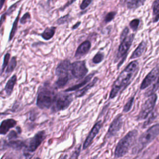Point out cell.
Segmentation results:
<instances>
[{
  "instance_id": "cell-1",
  "label": "cell",
  "mask_w": 159,
  "mask_h": 159,
  "mask_svg": "<svg viewBox=\"0 0 159 159\" xmlns=\"http://www.w3.org/2000/svg\"><path fill=\"white\" fill-rule=\"evenodd\" d=\"M139 68L138 61L135 60L131 61L122 71L119 74L117 78L114 82L110 93L111 99L115 98L119 93L124 89L130 83Z\"/></svg>"
},
{
  "instance_id": "cell-2",
  "label": "cell",
  "mask_w": 159,
  "mask_h": 159,
  "mask_svg": "<svg viewBox=\"0 0 159 159\" xmlns=\"http://www.w3.org/2000/svg\"><path fill=\"white\" fill-rule=\"evenodd\" d=\"M159 135V124H156L150 127L139 139L138 142L134 147L133 153H137L151 143Z\"/></svg>"
},
{
  "instance_id": "cell-3",
  "label": "cell",
  "mask_w": 159,
  "mask_h": 159,
  "mask_svg": "<svg viewBox=\"0 0 159 159\" xmlns=\"http://www.w3.org/2000/svg\"><path fill=\"white\" fill-rule=\"evenodd\" d=\"M57 94L50 87H42L37 95V105L40 109H49L52 107Z\"/></svg>"
},
{
  "instance_id": "cell-4",
  "label": "cell",
  "mask_w": 159,
  "mask_h": 159,
  "mask_svg": "<svg viewBox=\"0 0 159 159\" xmlns=\"http://www.w3.org/2000/svg\"><path fill=\"white\" fill-rule=\"evenodd\" d=\"M137 135V131L136 130H132L129 132L120 140L114 151V156L116 158L122 157L128 152L130 148L134 143Z\"/></svg>"
},
{
  "instance_id": "cell-5",
  "label": "cell",
  "mask_w": 159,
  "mask_h": 159,
  "mask_svg": "<svg viewBox=\"0 0 159 159\" xmlns=\"http://www.w3.org/2000/svg\"><path fill=\"white\" fill-rule=\"evenodd\" d=\"M73 101V97L71 94L64 93L57 94L55 101L52 107V111L58 112L68 108Z\"/></svg>"
},
{
  "instance_id": "cell-6",
  "label": "cell",
  "mask_w": 159,
  "mask_h": 159,
  "mask_svg": "<svg viewBox=\"0 0 159 159\" xmlns=\"http://www.w3.org/2000/svg\"><path fill=\"white\" fill-rule=\"evenodd\" d=\"M157 96L156 94H152L143 104L140 112L137 116V120H143L148 117V116L153 111L157 101Z\"/></svg>"
},
{
  "instance_id": "cell-7",
  "label": "cell",
  "mask_w": 159,
  "mask_h": 159,
  "mask_svg": "<svg viewBox=\"0 0 159 159\" xmlns=\"http://www.w3.org/2000/svg\"><path fill=\"white\" fill-rule=\"evenodd\" d=\"M88 70L84 60L76 61L71 63L70 74L71 76L77 80L83 79L87 74Z\"/></svg>"
},
{
  "instance_id": "cell-8",
  "label": "cell",
  "mask_w": 159,
  "mask_h": 159,
  "mask_svg": "<svg viewBox=\"0 0 159 159\" xmlns=\"http://www.w3.org/2000/svg\"><path fill=\"white\" fill-rule=\"evenodd\" d=\"M46 137V134L44 131H40L37 133L33 138L30 139L28 145L25 147V152H34L36 150V149L39 147V145L42 143V142L44 140Z\"/></svg>"
},
{
  "instance_id": "cell-9",
  "label": "cell",
  "mask_w": 159,
  "mask_h": 159,
  "mask_svg": "<svg viewBox=\"0 0 159 159\" xmlns=\"http://www.w3.org/2000/svg\"><path fill=\"white\" fill-rule=\"evenodd\" d=\"M134 39V34H132L126 36L123 39L120 40V44L117 53V58L119 59L123 57L124 55H126V53L130 47L132 41Z\"/></svg>"
},
{
  "instance_id": "cell-10",
  "label": "cell",
  "mask_w": 159,
  "mask_h": 159,
  "mask_svg": "<svg viewBox=\"0 0 159 159\" xmlns=\"http://www.w3.org/2000/svg\"><path fill=\"white\" fill-rule=\"evenodd\" d=\"M70 66L71 63L69 60L65 59L61 61L58 65L55 70V74L58 76V78L70 77Z\"/></svg>"
},
{
  "instance_id": "cell-11",
  "label": "cell",
  "mask_w": 159,
  "mask_h": 159,
  "mask_svg": "<svg viewBox=\"0 0 159 159\" xmlns=\"http://www.w3.org/2000/svg\"><path fill=\"white\" fill-rule=\"evenodd\" d=\"M122 124L123 122L122 115L119 114L113 120V121L111 124L106 134V137L109 138L116 135V134L121 129Z\"/></svg>"
},
{
  "instance_id": "cell-12",
  "label": "cell",
  "mask_w": 159,
  "mask_h": 159,
  "mask_svg": "<svg viewBox=\"0 0 159 159\" xmlns=\"http://www.w3.org/2000/svg\"><path fill=\"white\" fill-rule=\"evenodd\" d=\"M101 127H102L101 121H98V122H96L94 125V126L91 129V131L89 132L88 135L87 136V137H86V140H85V141L83 143V148L84 150L88 148L90 146V145L92 143L94 137L96 136V135L99 132Z\"/></svg>"
},
{
  "instance_id": "cell-13",
  "label": "cell",
  "mask_w": 159,
  "mask_h": 159,
  "mask_svg": "<svg viewBox=\"0 0 159 159\" xmlns=\"http://www.w3.org/2000/svg\"><path fill=\"white\" fill-rule=\"evenodd\" d=\"M158 76H159V68L158 67H155L153 68L142 81L140 85V89H143L147 88L149 85H150L155 80H157Z\"/></svg>"
},
{
  "instance_id": "cell-14",
  "label": "cell",
  "mask_w": 159,
  "mask_h": 159,
  "mask_svg": "<svg viewBox=\"0 0 159 159\" xmlns=\"http://www.w3.org/2000/svg\"><path fill=\"white\" fill-rule=\"evenodd\" d=\"M91 47V43L89 40H85L77 48L75 53V58H80L88 53Z\"/></svg>"
},
{
  "instance_id": "cell-15",
  "label": "cell",
  "mask_w": 159,
  "mask_h": 159,
  "mask_svg": "<svg viewBox=\"0 0 159 159\" xmlns=\"http://www.w3.org/2000/svg\"><path fill=\"white\" fill-rule=\"evenodd\" d=\"M17 124L16 120L13 119H7L4 120L0 124V134L4 135L9 132V130L15 127Z\"/></svg>"
},
{
  "instance_id": "cell-16",
  "label": "cell",
  "mask_w": 159,
  "mask_h": 159,
  "mask_svg": "<svg viewBox=\"0 0 159 159\" xmlns=\"http://www.w3.org/2000/svg\"><path fill=\"white\" fill-rule=\"evenodd\" d=\"M22 1V0H19L18 1L16 2L15 3H14L13 4H12L7 9L6 12H4L0 17V28L2 27V25H3V24L4 23V22L6 21V19L7 16H9L10 15H11L13 12L15 11V10L16 9V8L17 7L18 5L20 3V2Z\"/></svg>"
},
{
  "instance_id": "cell-17",
  "label": "cell",
  "mask_w": 159,
  "mask_h": 159,
  "mask_svg": "<svg viewBox=\"0 0 159 159\" xmlns=\"http://www.w3.org/2000/svg\"><path fill=\"white\" fill-rule=\"evenodd\" d=\"M94 73H90L89 75H88V76H86L84 79H83V80L76 84H75L71 87H70L69 88L65 89L64 91V92H70V91H75V90H77V89H79L80 88H81V87H83L84 85H86V84H88L90 80H91V78H93V76H94Z\"/></svg>"
},
{
  "instance_id": "cell-18",
  "label": "cell",
  "mask_w": 159,
  "mask_h": 159,
  "mask_svg": "<svg viewBox=\"0 0 159 159\" xmlns=\"http://www.w3.org/2000/svg\"><path fill=\"white\" fill-rule=\"evenodd\" d=\"M56 29L57 27L55 26L47 27L45 29L42 33L39 34V35L45 40H48L54 36L56 32Z\"/></svg>"
},
{
  "instance_id": "cell-19",
  "label": "cell",
  "mask_w": 159,
  "mask_h": 159,
  "mask_svg": "<svg viewBox=\"0 0 159 159\" xmlns=\"http://www.w3.org/2000/svg\"><path fill=\"white\" fill-rule=\"evenodd\" d=\"M22 6L20 7L19 12H18V14L17 16V17H16L13 24H12V27L11 28V32H10V34H9V40L8 41L9 42H11L12 39L14 37L16 34V32L17 30V28H18V22L20 20V12H21V10H22Z\"/></svg>"
},
{
  "instance_id": "cell-20",
  "label": "cell",
  "mask_w": 159,
  "mask_h": 159,
  "mask_svg": "<svg viewBox=\"0 0 159 159\" xmlns=\"http://www.w3.org/2000/svg\"><path fill=\"white\" fill-rule=\"evenodd\" d=\"M97 81H98V78H94L92 81L89 82L85 86H84L83 88H81L80 90H78L76 93V96L78 97V98H80V97H81V96H84L87 93V91L89 89H90L96 84Z\"/></svg>"
},
{
  "instance_id": "cell-21",
  "label": "cell",
  "mask_w": 159,
  "mask_h": 159,
  "mask_svg": "<svg viewBox=\"0 0 159 159\" xmlns=\"http://www.w3.org/2000/svg\"><path fill=\"white\" fill-rule=\"evenodd\" d=\"M17 81V76L16 75H13L6 83L5 86V91L7 96H10L12 92L14 87Z\"/></svg>"
},
{
  "instance_id": "cell-22",
  "label": "cell",
  "mask_w": 159,
  "mask_h": 159,
  "mask_svg": "<svg viewBox=\"0 0 159 159\" xmlns=\"http://www.w3.org/2000/svg\"><path fill=\"white\" fill-rule=\"evenodd\" d=\"M146 48V43L144 41H142L135 50V51L132 53V55L130 56V59H134L140 57L143 53L144 52Z\"/></svg>"
},
{
  "instance_id": "cell-23",
  "label": "cell",
  "mask_w": 159,
  "mask_h": 159,
  "mask_svg": "<svg viewBox=\"0 0 159 159\" xmlns=\"http://www.w3.org/2000/svg\"><path fill=\"white\" fill-rule=\"evenodd\" d=\"M6 147H11L12 148L16 149V150H19L22 148V147H26V144L24 142L20 141V140H12L9 142L8 143L5 144Z\"/></svg>"
},
{
  "instance_id": "cell-24",
  "label": "cell",
  "mask_w": 159,
  "mask_h": 159,
  "mask_svg": "<svg viewBox=\"0 0 159 159\" xmlns=\"http://www.w3.org/2000/svg\"><path fill=\"white\" fill-rule=\"evenodd\" d=\"M145 0H127V7L129 9H135L140 6H142Z\"/></svg>"
},
{
  "instance_id": "cell-25",
  "label": "cell",
  "mask_w": 159,
  "mask_h": 159,
  "mask_svg": "<svg viewBox=\"0 0 159 159\" xmlns=\"http://www.w3.org/2000/svg\"><path fill=\"white\" fill-rule=\"evenodd\" d=\"M153 21L156 22L159 19V0H155L153 3Z\"/></svg>"
},
{
  "instance_id": "cell-26",
  "label": "cell",
  "mask_w": 159,
  "mask_h": 159,
  "mask_svg": "<svg viewBox=\"0 0 159 159\" xmlns=\"http://www.w3.org/2000/svg\"><path fill=\"white\" fill-rule=\"evenodd\" d=\"M17 65V60L16 57H13L11 60L9 62V64L7 66V69L6 70V73H11L16 68Z\"/></svg>"
},
{
  "instance_id": "cell-27",
  "label": "cell",
  "mask_w": 159,
  "mask_h": 159,
  "mask_svg": "<svg viewBox=\"0 0 159 159\" xmlns=\"http://www.w3.org/2000/svg\"><path fill=\"white\" fill-rule=\"evenodd\" d=\"M71 19V16L70 15V14H65V16L60 17L59 19H57V24L58 25H61V24H64L65 23H67L70 21Z\"/></svg>"
},
{
  "instance_id": "cell-28",
  "label": "cell",
  "mask_w": 159,
  "mask_h": 159,
  "mask_svg": "<svg viewBox=\"0 0 159 159\" xmlns=\"http://www.w3.org/2000/svg\"><path fill=\"white\" fill-rule=\"evenodd\" d=\"M10 57H11V55L9 53H6L4 57V60H3V63L2 65V68H1V73H2L5 68L7 66L9 62V60H10Z\"/></svg>"
},
{
  "instance_id": "cell-29",
  "label": "cell",
  "mask_w": 159,
  "mask_h": 159,
  "mask_svg": "<svg viewBox=\"0 0 159 159\" xmlns=\"http://www.w3.org/2000/svg\"><path fill=\"white\" fill-rule=\"evenodd\" d=\"M103 59H104L103 53H102L101 52H98L93 58V62L95 64H98V63H99L100 62H101Z\"/></svg>"
},
{
  "instance_id": "cell-30",
  "label": "cell",
  "mask_w": 159,
  "mask_h": 159,
  "mask_svg": "<svg viewBox=\"0 0 159 159\" xmlns=\"http://www.w3.org/2000/svg\"><path fill=\"white\" fill-rule=\"evenodd\" d=\"M134 97H132L127 102V103L124 105V108H123V111L125 112H127L128 111H129L133 105L134 103Z\"/></svg>"
},
{
  "instance_id": "cell-31",
  "label": "cell",
  "mask_w": 159,
  "mask_h": 159,
  "mask_svg": "<svg viewBox=\"0 0 159 159\" xmlns=\"http://www.w3.org/2000/svg\"><path fill=\"white\" fill-rule=\"evenodd\" d=\"M31 19V16L29 12H25V14H24V15L22 16V17L20 19L19 22L21 24H25V23H27V22L30 21Z\"/></svg>"
},
{
  "instance_id": "cell-32",
  "label": "cell",
  "mask_w": 159,
  "mask_h": 159,
  "mask_svg": "<svg viewBox=\"0 0 159 159\" xmlns=\"http://www.w3.org/2000/svg\"><path fill=\"white\" fill-rule=\"evenodd\" d=\"M139 23H140V20L139 19H133L132 20H131L130 22V28L134 30V31H135L137 30L138 27H139Z\"/></svg>"
},
{
  "instance_id": "cell-33",
  "label": "cell",
  "mask_w": 159,
  "mask_h": 159,
  "mask_svg": "<svg viewBox=\"0 0 159 159\" xmlns=\"http://www.w3.org/2000/svg\"><path fill=\"white\" fill-rule=\"evenodd\" d=\"M115 15H116V12H110L107 13L104 17V22H111L114 18Z\"/></svg>"
},
{
  "instance_id": "cell-34",
  "label": "cell",
  "mask_w": 159,
  "mask_h": 159,
  "mask_svg": "<svg viewBox=\"0 0 159 159\" xmlns=\"http://www.w3.org/2000/svg\"><path fill=\"white\" fill-rule=\"evenodd\" d=\"M80 150H81V145H79L78 147H76V148L75 149V150L74 151V152L71 155L70 159H78V156L80 155Z\"/></svg>"
},
{
  "instance_id": "cell-35",
  "label": "cell",
  "mask_w": 159,
  "mask_h": 159,
  "mask_svg": "<svg viewBox=\"0 0 159 159\" xmlns=\"http://www.w3.org/2000/svg\"><path fill=\"white\" fill-rule=\"evenodd\" d=\"M93 0H83V1L81 2L80 7L81 9V10H84L86 8H87L89 4L91 3Z\"/></svg>"
},
{
  "instance_id": "cell-36",
  "label": "cell",
  "mask_w": 159,
  "mask_h": 159,
  "mask_svg": "<svg viewBox=\"0 0 159 159\" xmlns=\"http://www.w3.org/2000/svg\"><path fill=\"white\" fill-rule=\"evenodd\" d=\"M76 1V0H69L65 4H64V6H63V7H60V8L59 9V10L61 11H63L66 7H69L70 5H71L73 3H74Z\"/></svg>"
},
{
  "instance_id": "cell-37",
  "label": "cell",
  "mask_w": 159,
  "mask_h": 159,
  "mask_svg": "<svg viewBox=\"0 0 159 159\" xmlns=\"http://www.w3.org/2000/svg\"><path fill=\"white\" fill-rule=\"evenodd\" d=\"M128 33H129V29L127 27H125L122 32L121 35H120V40L123 39L124 38H125L126 36L128 35Z\"/></svg>"
},
{
  "instance_id": "cell-38",
  "label": "cell",
  "mask_w": 159,
  "mask_h": 159,
  "mask_svg": "<svg viewBox=\"0 0 159 159\" xmlns=\"http://www.w3.org/2000/svg\"><path fill=\"white\" fill-rule=\"evenodd\" d=\"M17 133L15 132V131H11L9 134L8 135V138L9 139H14V138H16L17 137Z\"/></svg>"
},
{
  "instance_id": "cell-39",
  "label": "cell",
  "mask_w": 159,
  "mask_h": 159,
  "mask_svg": "<svg viewBox=\"0 0 159 159\" xmlns=\"http://www.w3.org/2000/svg\"><path fill=\"white\" fill-rule=\"evenodd\" d=\"M80 24H81V22H80V21H78V22H76V23L72 26L71 29H72L73 30H75V29H77V28L80 25Z\"/></svg>"
},
{
  "instance_id": "cell-40",
  "label": "cell",
  "mask_w": 159,
  "mask_h": 159,
  "mask_svg": "<svg viewBox=\"0 0 159 159\" xmlns=\"http://www.w3.org/2000/svg\"><path fill=\"white\" fill-rule=\"evenodd\" d=\"M5 1H6V0H0V11L2 9Z\"/></svg>"
},
{
  "instance_id": "cell-41",
  "label": "cell",
  "mask_w": 159,
  "mask_h": 159,
  "mask_svg": "<svg viewBox=\"0 0 159 159\" xmlns=\"http://www.w3.org/2000/svg\"><path fill=\"white\" fill-rule=\"evenodd\" d=\"M59 159H66V155H61Z\"/></svg>"
},
{
  "instance_id": "cell-42",
  "label": "cell",
  "mask_w": 159,
  "mask_h": 159,
  "mask_svg": "<svg viewBox=\"0 0 159 159\" xmlns=\"http://www.w3.org/2000/svg\"><path fill=\"white\" fill-rule=\"evenodd\" d=\"M155 159H159V155L156 157V158Z\"/></svg>"
},
{
  "instance_id": "cell-43",
  "label": "cell",
  "mask_w": 159,
  "mask_h": 159,
  "mask_svg": "<svg viewBox=\"0 0 159 159\" xmlns=\"http://www.w3.org/2000/svg\"><path fill=\"white\" fill-rule=\"evenodd\" d=\"M6 159H12V158H11V157H9V158H6Z\"/></svg>"
},
{
  "instance_id": "cell-44",
  "label": "cell",
  "mask_w": 159,
  "mask_h": 159,
  "mask_svg": "<svg viewBox=\"0 0 159 159\" xmlns=\"http://www.w3.org/2000/svg\"><path fill=\"white\" fill-rule=\"evenodd\" d=\"M35 159H40V158H39V157H37V158H35Z\"/></svg>"
}]
</instances>
